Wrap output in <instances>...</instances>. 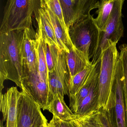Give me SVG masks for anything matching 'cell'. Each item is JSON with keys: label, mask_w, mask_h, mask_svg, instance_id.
Returning a JSON list of instances; mask_svg holds the SVG:
<instances>
[{"label": "cell", "mask_w": 127, "mask_h": 127, "mask_svg": "<svg viewBox=\"0 0 127 127\" xmlns=\"http://www.w3.org/2000/svg\"><path fill=\"white\" fill-rule=\"evenodd\" d=\"M38 28L36 34V47L38 62V69L40 76L48 84V71L46 63V42L42 35L41 25L37 22Z\"/></svg>", "instance_id": "14"}, {"label": "cell", "mask_w": 127, "mask_h": 127, "mask_svg": "<svg viewBox=\"0 0 127 127\" xmlns=\"http://www.w3.org/2000/svg\"><path fill=\"white\" fill-rule=\"evenodd\" d=\"M20 93L17 87H12L4 94H0V109L6 127H17V102Z\"/></svg>", "instance_id": "9"}, {"label": "cell", "mask_w": 127, "mask_h": 127, "mask_svg": "<svg viewBox=\"0 0 127 127\" xmlns=\"http://www.w3.org/2000/svg\"><path fill=\"white\" fill-rule=\"evenodd\" d=\"M74 127H80L75 120L74 121Z\"/></svg>", "instance_id": "28"}, {"label": "cell", "mask_w": 127, "mask_h": 127, "mask_svg": "<svg viewBox=\"0 0 127 127\" xmlns=\"http://www.w3.org/2000/svg\"><path fill=\"white\" fill-rule=\"evenodd\" d=\"M48 5L57 16L64 30L69 33V30L66 27L63 17L62 10L60 0H41Z\"/></svg>", "instance_id": "23"}, {"label": "cell", "mask_w": 127, "mask_h": 127, "mask_svg": "<svg viewBox=\"0 0 127 127\" xmlns=\"http://www.w3.org/2000/svg\"><path fill=\"white\" fill-rule=\"evenodd\" d=\"M40 126V125L39 126H38V127H39Z\"/></svg>", "instance_id": "29"}, {"label": "cell", "mask_w": 127, "mask_h": 127, "mask_svg": "<svg viewBox=\"0 0 127 127\" xmlns=\"http://www.w3.org/2000/svg\"><path fill=\"white\" fill-rule=\"evenodd\" d=\"M41 0H7L0 32L32 29V16L40 7Z\"/></svg>", "instance_id": "3"}, {"label": "cell", "mask_w": 127, "mask_h": 127, "mask_svg": "<svg viewBox=\"0 0 127 127\" xmlns=\"http://www.w3.org/2000/svg\"><path fill=\"white\" fill-rule=\"evenodd\" d=\"M36 34L33 28L25 29L21 47L22 68L30 70L38 68L36 47Z\"/></svg>", "instance_id": "10"}, {"label": "cell", "mask_w": 127, "mask_h": 127, "mask_svg": "<svg viewBox=\"0 0 127 127\" xmlns=\"http://www.w3.org/2000/svg\"><path fill=\"white\" fill-rule=\"evenodd\" d=\"M116 0H101L99 2L98 16L95 22L100 31L104 30L107 22L110 16Z\"/></svg>", "instance_id": "20"}, {"label": "cell", "mask_w": 127, "mask_h": 127, "mask_svg": "<svg viewBox=\"0 0 127 127\" xmlns=\"http://www.w3.org/2000/svg\"><path fill=\"white\" fill-rule=\"evenodd\" d=\"M53 71L57 80V93L69 97L71 78L65 51H59Z\"/></svg>", "instance_id": "11"}, {"label": "cell", "mask_w": 127, "mask_h": 127, "mask_svg": "<svg viewBox=\"0 0 127 127\" xmlns=\"http://www.w3.org/2000/svg\"><path fill=\"white\" fill-rule=\"evenodd\" d=\"M96 64H93L91 62L85 68L72 78L70 83L69 99L73 97L84 85L93 71Z\"/></svg>", "instance_id": "19"}, {"label": "cell", "mask_w": 127, "mask_h": 127, "mask_svg": "<svg viewBox=\"0 0 127 127\" xmlns=\"http://www.w3.org/2000/svg\"><path fill=\"white\" fill-rule=\"evenodd\" d=\"M106 111L111 127H127V106L124 91L123 71L119 58L116 71L115 103Z\"/></svg>", "instance_id": "7"}, {"label": "cell", "mask_w": 127, "mask_h": 127, "mask_svg": "<svg viewBox=\"0 0 127 127\" xmlns=\"http://www.w3.org/2000/svg\"><path fill=\"white\" fill-rule=\"evenodd\" d=\"M73 45L89 59H92L98 48L100 31L91 15L76 22L69 30Z\"/></svg>", "instance_id": "4"}, {"label": "cell", "mask_w": 127, "mask_h": 127, "mask_svg": "<svg viewBox=\"0 0 127 127\" xmlns=\"http://www.w3.org/2000/svg\"><path fill=\"white\" fill-rule=\"evenodd\" d=\"M37 22L40 24L42 27V35L46 43L49 45H53L60 50L55 35L53 26L50 19L41 7L34 13Z\"/></svg>", "instance_id": "18"}, {"label": "cell", "mask_w": 127, "mask_h": 127, "mask_svg": "<svg viewBox=\"0 0 127 127\" xmlns=\"http://www.w3.org/2000/svg\"><path fill=\"white\" fill-rule=\"evenodd\" d=\"M99 112L102 127H111L107 112L102 108L99 110Z\"/></svg>", "instance_id": "26"}, {"label": "cell", "mask_w": 127, "mask_h": 127, "mask_svg": "<svg viewBox=\"0 0 127 127\" xmlns=\"http://www.w3.org/2000/svg\"><path fill=\"white\" fill-rule=\"evenodd\" d=\"M24 31L0 32V91L3 83L10 80L22 89L23 76L21 47Z\"/></svg>", "instance_id": "1"}, {"label": "cell", "mask_w": 127, "mask_h": 127, "mask_svg": "<svg viewBox=\"0 0 127 127\" xmlns=\"http://www.w3.org/2000/svg\"><path fill=\"white\" fill-rule=\"evenodd\" d=\"M48 123L47 122V119L45 117L43 116L42 120L39 127H48Z\"/></svg>", "instance_id": "27"}, {"label": "cell", "mask_w": 127, "mask_h": 127, "mask_svg": "<svg viewBox=\"0 0 127 127\" xmlns=\"http://www.w3.org/2000/svg\"><path fill=\"white\" fill-rule=\"evenodd\" d=\"M66 56L71 80L91 63L83 52L77 49L74 45L69 49V52H66Z\"/></svg>", "instance_id": "15"}, {"label": "cell", "mask_w": 127, "mask_h": 127, "mask_svg": "<svg viewBox=\"0 0 127 127\" xmlns=\"http://www.w3.org/2000/svg\"><path fill=\"white\" fill-rule=\"evenodd\" d=\"M124 0H116L110 16L104 30L100 31L99 45L91 62L95 64L101 59L104 51L112 42L118 43L124 36V27L122 20V9Z\"/></svg>", "instance_id": "5"}, {"label": "cell", "mask_w": 127, "mask_h": 127, "mask_svg": "<svg viewBox=\"0 0 127 127\" xmlns=\"http://www.w3.org/2000/svg\"><path fill=\"white\" fill-rule=\"evenodd\" d=\"M40 7L44 9L51 22L60 50L67 53L69 52V49L74 46L69 33L64 30L57 16L51 9L41 0Z\"/></svg>", "instance_id": "12"}, {"label": "cell", "mask_w": 127, "mask_h": 127, "mask_svg": "<svg viewBox=\"0 0 127 127\" xmlns=\"http://www.w3.org/2000/svg\"><path fill=\"white\" fill-rule=\"evenodd\" d=\"M98 98L99 87L98 82L89 95L79 104L74 111L77 119L83 118L92 112L99 110Z\"/></svg>", "instance_id": "17"}, {"label": "cell", "mask_w": 127, "mask_h": 127, "mask_svg": "<svg viewBox=\"0 0 127 127\" xmlns=\"http://www.w3.org/2000/svg\"><path fill=\"white\" fill-rule=\"evenodd\" d=\"M74 121H63L53 116L48 124V127H74Z\"/></svg>", "instance_id": "25"}, {"label": "cell", "mask_w": 127, "mask_h": 127, "mask_svg": "<svg viewBox=\"0 0 127 127\" xmlns=\"http://www.w3.org/2000/svg\"><path fill=\"white\" fill-rule=\"evenodd\" d=\"M47 110L51 113L53 116L63 121H72L77 119L76 115L66 104L64 96L59 93L53 96Z\"/></svg>", "instance_id": "16"}, {"label": "cell", "mask_w": 127, "mask_h": 127, "mask_svg": "<svg viewBox=\"0 0 127 127\" xmlns=\"http://www.w3.org/2000/svg\"><path fill=\"white\" fill-rule=\"evenodd\" d=\"M77 0H60L64 20L68 30L75 22V9Z\"/></svg>", "instance_id": "21"}, {"label": "cell", "mask_w": 127, "mask_h": 127, "mask_svg": "<svg viewBox=\"0 0 127 127\" xmlns=\"http://www.w3.org/2000/svg\"><path fill=\"white\" fill-rule=\"evenodd\" d=\"M75 120L80 127H102L99 110L92 112L84 117Z\"/></svg>", "instance_id": "22"}, {"label": "cell", "mask_w": 127, "mask_h": 127, "mask_svg": "<svg viewBox=\"0 0 127 127\" xmlns=\"http://www.w3.org/2000/svg\"><path fill=\"white\" fill-rule=\"evenodd\" d=\"M101 63L100 59L96 63L93 71L82 88L73 97L69 99V106L73 113L79 104L89 95L98 82L100 70Z\"/></svg>", "instance_id": "13"}, {"label": "cell", "mask_w": 127, "mask_h": 127, "mask_svg": "<svg viewBox=\"0 0 127 127\" xmlns=\"http://www.w3.org/2000/svg\"><path fill=\"white\" fill-rule=\"evenodd\" d=\"M41 108L24 90L20 92L17 102V127H37L43 115Z\"/></svg>", "instance_id": "8"}, {"label": "cell", "mask_w": 127, "mask_h": 127, "mask_svg": "<svg viewBox=\"0 0 127 127\" xmlns=\"http://www.w3.org/2000/svg\"><path fill=\"white\" fill-rule=\"evenodd\" d=\"M59 50H60L54 45H49L46 43L45 54L48 72L52 71L54 69L55 62Z\"/></svg>", "instance_id": "24"}, {"label": "cell", "mask_w": 127, "mask_h": 127, "mask_svg": "<svg viewBox=\"0 0 127 127\" xmlns=\"http://www.w3.org/2000/svg\"><path fill=\"white\" fill-rule=\"evenodd\" d=\"M117 43L112 42L102 53L98 78L99 109L106 111L114 105L117 64L119 53Z\"/></svg>", "instance_id": "2"}, {"label": "cell", "mask_w": 127, "mask_h": 127, "mask_svg": "<svg viewBox=\"0 0 127 127\" xmlns=\"http://www.w3.org/2000/svg\"><path fill=\"white\" fill-rule=\"evenodd\" d=\"M22 90L25 91L43 110H47L50 101L48 84L42 79L38 68H22Z\"/></svg>", "instance_id": "6"}]
</instances>
